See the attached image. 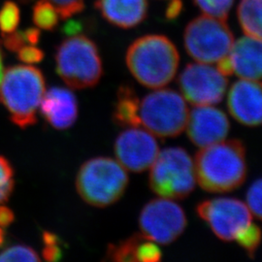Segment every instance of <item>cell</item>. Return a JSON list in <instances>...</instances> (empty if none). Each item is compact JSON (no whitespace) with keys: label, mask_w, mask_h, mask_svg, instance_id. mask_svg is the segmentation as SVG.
I'll list each match as a JSON object with an SVG mask.
<instances>
[{"label":"cell","mask_w":262,"mask_h":262,"mask_svg":"<svg viewBox=\"0 0 262 262\" xmlns=\"http://www.w3.org/2000/svg\"><path fill=\"white\" fill-rule=\"evenodd\" d=\"M196 182L209 192H228L247 178L246 149L240 140L221 141L201 148L195 156Z\"/></svg>","instance_id":"1"},{"label":"cell","mask_w":262,"mask_h":262,"mask_svg":"<svg viewBox=\"0 0 262 262\" xmlns=\"http://www.w3.org/2000/svg\"><path fill=\"white\" fill-rule=\"evenodd\" d=\"M132 76L144 86L161 89L176 76L180 56L173 42L164 35H146L135 40L125 56Z\"/></svg>","instance_id":"2"},{"label":"cell","mask_w":262,"mask_h":262,"mask_svg":"<svg viewBox=\"0 0 262 262\" xmlns=\"http://www.w3.org/2000/svg\"><path fill=\"white\" fill-rule=\"evenodd\" d=\"M45 92L44 76L36 67L12 66L2 75L0 102L13 123L27 128L37 122L38 109Z\"/></svg>","instance_id":"3"},{"label":"cell","mask_w":262,"mask_h":262,"mask_svg":"<svg viewBox=\"0 0 262 262\" xmlns=\"http://www.w3.org/2000/svg\"><path fill=\"white\" fill-rule=\"evenodd\" d=\"M128 176L122 165L110 158L99 157L85 161L76 178L79 195L88 204L105 208L124 194Z\"/></svg>","instance_id":"4"},{"label":"cell","mask_w":262,"mask_h":262,"mask_svg":"<svg viewBox=\"0 0 262 262\" xmlns=\"http://www.w3.org/2000/svg\"><path fill=\"white\" fill-rule=\"evenodd\" d=\"M56 72L70 88H93L102 77V62L94 42L84 35H71L57 49Z\"/></svg>","instance_id":"5"},{"label":"cell","mask_w":262,"mask_h":262,"mask_svg":"<svg viewBox=\"0 0 262 262\" xmlns=\"http://www.w3.org/2000/svg\"><path fill=\"white\" fill-rule=\"evenodd\" d=\"M150 168L149 185L159 196L183 199L194 190V162L187 150L182 148H168L159 151Z\"/></svg>","instance_id":"6"},{"label":"cell","mask_w":262,"mask_h":262,"mask_svg":"<svg viewBox=\"0 0 262 262\" xmlns=\"http://www.w3.org/2000/svg\"><path fill=\"white\" fill-rule=\"evenodd\" d=\"M141 125L160 138H171L186 129L188 109L186 99L173 90H158L140 100Z\"/></svg>","instance_id":"7"},{"label":"cell","mask_w":262,"mask_h":262,"mask_svg":"<svg viewBox=\"0 0 262 262\" xmlns=\"http://www.w3.org/2000/svg\"><path fill=\"white\" fill-rule=\"evenodd\" d=\"M184 43L188 56L197 62L213 64L228 55L234 35L224 19L203 15L187 25Z\"/></svg>","instance_id":"8"},{"label":"cell","mask_w":262,"mask_h":262,"mask_svg":"<svg viewBox=\"0 0 262 262\" xmlns=\"http://www.w3.org/2000/svg\"><path fill=\"white\" fill-rule=\"evenodd\" d=\"M187 224L182 207L163 197L147 203L139 215L141 234L161 245L176 241L184 233Z\"/></svg>","instance_id":"9"},{"label":"cell","mask_w":262,"mask_h":262,"mask_svg":"<svg viewBox=\"0 0 262 262\" xmlns=\"http://www.w3.org/2000/svg\"><path fill=\"white\" fill-rule=\"evenodd\" d=\"M196 212L214 234L225 242L235 241L238 234L252 224V214L247 204L235 198L205 200L197 205Z\"/></svg>","instance_id":"10"},{"label":"cell","mask_w":262,"mask_h":262,"mask_svg":"<svg viewBox=\"0 0 262 262\" xmlns=\"http://www.w3.org/2000/svg\"><path fill=\"white\" fill-rule=\"evenodd\" d=\"M178 83L187 102L194 106H211L224 99L228 81L217 67L197 62L185 67Z\"/></svg>","instance_id":"11"},{"label":"cell","mask_w":262,"mask_h":262,"mask_svg":"<svg viewBox=\"0 0 262 262\" xmlns=\"http://www.w3.org/2000/svg\"><path fill=\"white\" fill-rule=\"evenodd\" d=\"M159 145L147 129L128 127L115 141V155L122 167L140 173L150 168L159 155Z\"/></svg>","instance_id":"12"},{"label":"cell","mask_w":262,"mask_h":262,"mask_svg":"<svg viewBox=\"0 0 262 262\" xmlns=\"http://www.w3.org/2000/svg\"><path fill=\"white\" fill-rule=\"evenodd\" d=\"M217 69L225 76L235 74L240 79H262V40L244 36L234 41L228 55L217 62Z\"/></svg>","instance_id":"13"},{"label":"cell","mask_w":262,"mask_h":262,"mask_svg":"<svg viewBox=\"0 0 262 262\" xmlns=\"http://www.w3.org/2000/svg\"><path fill=\"white\" fill-rule=\"evenodd\" d=\"M230 123L225 113L211 106H195L188 113L187 129L189 140L197 147L207 146L225 140Z\"/></svg>","instance_id":"14"},{"label":"cell","mask_w":262,"mask_h":262,"mask_svg":"<svg viewBox=\"0 0 262 262\" xmlns=\"http://www.w3.org/2000/svg\"><path fill=\"white\" fill-rule=\"evenodd\" d=\"M227 107L235 120L244 125H261L262 83L244 79L237 81L229 90Z\"/></svg>","instance_id":"15"},{"label":"cell","mask_w":262,"mask_h":262,"mask_svg":"<svg viewBox=\"0 0 262 262\" xmlns=\"http://www.w3.org/2000/svg\"><path fill=\"white\" fill-rule=\"evenodd\" d=\"M39 109L44 119L57 130L71 127L78 117L75 94L66 88L55 86L45 92Z\"/></svg>","instance_id":"16"},{"label":"cell","mask_w":262,"mask_h":262,"mask_svg":"<svg viewBox=\"0 0 262 262\" xmlns=\"http://www.w3.org/2000/svg\"><path fill=\"white\" fill-rule=\"evenodd\" d=\"M96 7L109 23L122 28L138 26L148 14L147 0H97Z\"/></svg>","instance_id":"17"},{"label":"cell","mask_w":262,"mask_h":262,"mask_svg":"<svg viewBox=\"0 0 262 262\" xmlns=\"http://www.w3.org/2000/svg\"><path fill=\"white\" fill-rule=\"evenodd\" d=\"M139 108L140 99L134 90L129 85L123 84L117 94L113 112L114 122L122 127L141 126Z\"/></svg>","instance_id":"18"},{"label":"cell","mask_w":262,"mask_h":262,"mask_svg":"<svg viewBox=\"0 0 262 262\" xmlns=\"http://www.w3.org/2000/svg\"><path fill=\"white\" fill-rule=\"evenodd\" d=\"M237 17L247 36L262 40V0H241Z\"/></svg>","instance_id":"19"},{"label":"cell","mask_w":262,"mask_h":262,"mask_svg":"<svg viewBox=\"0 0 262 262\" xmlns=\"http://www.w3.org/2000/svg\"><path fill=\"white\" fill-rule=\"evenodd\" d=\"M143 234H134L118 244L110 245L107 250V257L117 262L137 261L138 249L144 239Z\"/></svg>","instance_id":"20"},{"label":"cell","mask_w":262,"mask_h":262,"mask_svg":"<svg viewBox=\"0 0 262 262\" xmlns=\"http://www.w3.org/2000/svg\"><path fill=\"white\" fill-rule=\"evenodd\" d=\"M59 18L56 7L49 0H39L33 9V20L41 29H54Z\"/></svg>","instance_id":"21"},{"label":"cell","mask_w":262,"mask_h":262,"mask_svg":"<svg viewBox=\"0 0 262 262\" xmlns=\"http://www.w3.org/2000/svg\"><path fill=\"white\" fill-rule=\"evenodd\" d=\"M195 5L204 15L215 19H227L228 14L234 4V0H193Z\"/></svg>","instance_id":"22"},{"label":"cell","mask_w":262,"mask_h":262,"mask_svg":"<svg viewBox=\"0 0 262 262\" xmlns=\"http://www.w3.org/2000/svg\"><path fill=\"white\" fill-rule=\"evenodd\" d=\"M261 229L256 225L251 224L236 237L235 241L242 247L246 253L253 257L261 243Z\"/></svg>","instance_id":"23"},{"label":"cell","mask_w":262,"mask_h":262,"mask_svg":"<svg viewBox=\"0 0 262 262\" xmlns=\"http://www.w3.org/2000/svg\"><path fill=\"white\" fill-rule=\"evenodd\" d=\"M14 187V169L8 159L0 156V204L8 201Z\"/></svg>","instance_id":"24"},{"label":"cell","mask_w":262,"mask_h":262,"mask_svg":"<svg viewBox=\"0 0 262 262\" xmlns=\"http://www.w3.org/2000/svg\"><path fill=\"white\" fill-rule=\"evenodd\" d=\"M38 253L26 245H16L3 250L0 253V261H40Z\"/></svg>","instance_id":"25"},{"label":"cell","mask_w":262,"mask_h":262,"mask_svg":"<svg viewBox=\"0 0 262 262\" xmlns=\"http://www.w3.org/2000/svg\"><path fill=\"white\" fill-rule=\"evenodd\" d=\"M19 10L13 2H6L0 10V30L2 34H9L18 28Z\"/></svg>","instance_id":"26"},{"label":"cell","mask_w":262,"mask_h":262,"mask_svg":"<svg viewBox=\"0 0 262 262\" xmlns=\"http://www.w3.org/2000/svg\"><path fill=\"white\" fill-rule=\"evenodd\" d=\"M246 202L251 214L262 221V179L255 181L248 189Z\"/></svg>","instance_id":"27"},{"label":"cell","mask_w":262,"mask_h":262,"mask_svg":"<svg viewBox=\"0 0 262 262\" xmlns=\"http://www.w3.org/2000/svg\"><path fill=\"white\" fill-rule=\"evenodd\" d=\"M59 14L60 19H66L84 9V0H49Z\"/></svg>","instance_id":"28"},{"label":"cell","mask_w":262,"mask_h":262,"mask_svg":"<svg viewBox=\"0 0 262 262\" xmlns=\"http://www.w3.org/2000/svg\"><path fill=\"white\" fill-rule=\"evenodd\" d=\"M17 53L19 60L28 64L38 63L44 57L43 52L40 49L35 47V45H26L20 48Z\"/></svg>","instance_id":"29"},{"label":"cell","mask_w":262,"mask_h":262,"mask_svg":"<svg viewBox=\"0 0 262 262\" xmlns=\"http://www.w3.org/2000/svg\"><path fill=\"white\" fill-rule=\"evenodd\" d=\"M43 258L50 262L58 261L62 257V251L59 243L46 244L42 251Z\"/></svg>","instance_id":"30"},{"label":"cell","mask_w":262,"mask_h":262,"mask_svg":"<svg viewBox=\"0 0 262 262\" xmlns=\"http://www.w3.org/2000/svg\"><path fill=\"white\" fill-rule=\"evenodd\" d=\"M15 221V214L9 207L0 204V226L8 227Z\"/></svg>","instance_id":"31"},{"label":"cell","mask_w":262,"mask_h":262,"mask_svg":"<svg viewBox=\"0 0 262 262\" xmlns=\"http://www.w3.org/2000/svg\"><path fill=\"white\" fill-rule=\"evenodd\" d=\"M80 28H81V26L78 23L70 21L64 27V31H66V34H69L71 36V35H76L77 32L80 30Z\"/></svg>","instance_id":"32"},{"label":"cell","mask_w":262,"mask_h":262,"mask_svg":"<svg viewBox=\"0 0 262 262\" xmlns=\"http://www.w3.org/2000/svg\"><path fill=\"white\" fill-rule=\"evenodd\" d=\"M182 8V4L181 2L174 0L173 3L170 5L169 7L168 12H167V16L171 17V18H174L176 15H178Z\"/></svg>","instance_id":"33"},{"label":"cell","mask_w":262,"mask_h":262,"mask_svg":"<svg viewBox=\"0 0 262 262\" xmlns=\"http://www.w3.org/2000/svg\"><path fill=\"white\" fill-rule=\"evenodd\" d=\"M4 241H5V232L3 231V229L0 226V247L4 244Z\"/></svg>","instance_id":"34"},{"label":"cell","mask_w":262,"mask_h":262,"mask_svg":"<svg viewBox=\"0 0 262 262\" xmlns=\"http://www.w3.org/2000/svg\"><path fill=\"white\" fill-rule=\"evenodd\" d=\"M2 75H3V64H2V56L0 53V82L2 79Z\"/></svg>","instance_id":"35"}]
</instances>
